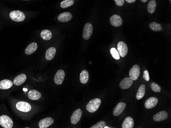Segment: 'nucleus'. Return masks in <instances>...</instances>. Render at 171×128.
Segmentation results:
<instances>
[{"label": "nucleus", "mask_w": 171, "mask_h": 128, "mask_svg": "<svg viewBox=\"0 0 171 128\" xmlns=\"http://www.w3.org/2000/svg\"><path fill=\"white\" fill-rule=\"evenodd\" d=\"M101 100L98 98H95L91 100L87 105L86 110L90 113H94L98 110L101 104Z\"/></svg>", "instance_id": "obj_1"}, {"label": "nucleus", "mask_w": 171, "mask_h": 128, "mask_svg": "<svg viewBox=\"0 0 171 128\" xmlns=\"http://www.w3.org/2000/svg\"><path fill=\"white\" fill-rule=\"evenodd\" d=\"M9 17L11 20L16 22H23L25 19V14L19 10L12 11L10 13Z\"/></svg>", "instance_id": "obj_2"}, {"label": "nucleus", "mask_w": 171, "mask_h": 128, "mask_svg": "<svg viewBox=\"0 0 171 128\" xmlns=\"http://www.w3.org/2000/svg\"><path fill=\"white\" fill-rule=\"evenodd\" d=\"M0 125L4 128H12L14 126V122L9 116L2 115L0 116Z\"/></svg>", "instance_id": "obj_3"}, {"label": "nucleus", "mask_w": 171, "mask_h": 128, "mask_svg": "<svg viewBox=\"0 0 171 128\" xmlns=\"http://www.w3.org/2000/svg\"><path fill=\"white\" fill-rule=\"evenodd\" d=\"M93 27L91 23L88 22L85 25L83 28V37L85 40H88L92 35Z\"/></svg>", "instance_id": "obj_4"}, {"label": "nucleus", "mask_w": 171, "mask_h": 128, "mask_svg": "<svg viewBox=\"0 0 171 128\" xmlns=\"http://www.w3.org/2000/svg\"><path fill=\"white\" fill-rule=\"evenodd\" d=\"M16 109L23 112H28L31 110V106L30 104L26 102H19L15 105Z\"/></svg>", "instance_id": "obj_5"}, {"label": "nucleus", "mask_w": 171, "mask_h": 128, "mask_svg": "<svg viewBox=\"0 0 171 128\" xmlns=\"http://www.w3.org/2000/svg\"><path fill=\"white\" fill-rule=\"evenodd\" d=\"M140 70L139 66L134 65L130 70L129 76L132 81L137 80L140 75Z\"/></svg>", "instance_id": "obj_6"}, {"label": "nucleus", "mask_w": 171, "mask_h": 128, "mask_svg": "<svg viewBox=\"0 0 171 128\" xmlns=\"http://www.w3.org/2000/svg\"><path fill=\"white\" fill-rule=\"evenodd\" d=\"M117 50L120 56L125 57L128 52V48L126 43L124 42H119L118 43Z\"/></svg>", "instance_id": "obj_7"}, {"label": "nucleus", "mask_w": 171, "mask_h": 128, "mask_svg": "<svg viewBox=\"0 0 171 128\" xmlns=\"http://www.w3.org/2000/svg\"><path fill=\"white\" fill-rule=\"evenodd\" d=\"M65 76V73L64 70H58L54 76V82L57 85H61L62 84Z\"/></svg>", "instance_id": "obj_8"}, {"label": "nucleus", "mask_w": 171, "mask_h": 128, "mask_svg": "<svg viewBox=\"0 0 171 128\" xmlns=\"http://www.w3.org/2000/svg\"><path fill=\"white\" fill-rule=\"evenodd\" d=\"M82 116V111L81 109H78L75 110L71 117V122L73 125H75L80 121Z\"/></svg>", "instance_id": "obj_9"}, {"label": "nucleus", "mask_w": 171, "mask_h": 128, "mask_svg": "<svg viewBox=\"0 0 171 128\" xmlns=\"http://www.w3.org/2000/svg\"><path fill=\"white\" fill-rule=\"evenodd\" d=\"M110 22L112 25L116 27L121 26V25H122L123 23V21L122 18L117 14L112 15L110 18Z\"/></svg>", "instance_id": "obj_10"}, {"label": "nucleus", "mask_w": 171, "mask_h": 128, "mask_svg": "<svg viewBox=\"0 0 171 128\" xmlns=\"http://www.w3.org/2000/svg\"><path fill=\"white\" fill-rule=\"evenodd\" d=\"M158 99L155 97L149 98L144 103L145 107L147 109H152L157 104Z\"/></svg>", "instance_id": "obj_11"}, {"label": "nucleus", "mask_w": 171, "mask_h": 128, "mask_svg": "<svg viewBox=\"0 0 171 128\" xmlns=\"http://www.w3.org/2000/svg\"><path fill=\"white\" fill-rule=\"evenodd\" d=\"M54 120L52 118H46L42 119L39 122V126L40 128H47L53 124Z\"/></svg>", "instance_id": "obj_12"}, {"label": "nucleus", "mask_w": 171, "mask_h": 128, "mask_svg": "<svg viewBox=\"0 0 171 128\" xmlns=\"http://www.w3.org/2000/svg\"><path fill=\"white\" fill-rule=\"evenodd\" d=\"M168 118V114L167 112L165 111H160L156 113L153 116V120L155 122H159L161 121H165Z\"/></svg>", "instance_id": "obj_13"}, {"label": "nucleus", "mask_w": 171, "mask_h": 128, "mask_svg": "<svg viewBox=\"0 0 171 128\" xmlns=\"http://www.w3.org/2000/svg\"><path fill=\"white\" fill-rule=\"evenodd\" d=\"M126 107V103L123 102H120L118 103L113 110V114L114 116H118L122 114L125 110Z\"/></svg>", "instance_id": "obj_14"}, {"label": "nucleus", "mask_w": 171, "mask_h": 128, "mask_svg": "<svg viewBox=\"0 0 171 128\" xmlns=\"http://www.w3.org/2000/svg\"><path fill=\"white\" fill-rule=\"evenodd\" d=\"M133 81L131 80L130 78H125L121 81L119 86L120 88L122 90H126L129 88L132 85Z\"/></svg>", "instance_id": "obj_15"}, {"label": "nucleus", "mask_w": 171, "mask_h": 128, "mask_svg": "<svg viewBox=\"0 0 171 128\" xmlns=\"http://www.w3.org/2000/svg\"><path fill=\"white\" fill-rule=\"evenodd\" d=\"M26 79H27L26 75L24 74H21L16 76V77L14 79L13 83L16 86H20L25 82Z\"/></svg>", "instance_id": "obj_16"}, {"label": "nucleus", "mask_w": 171, "mask_h": 128, "mask_svg": "<svg viewBox=\"0 0 171 128\" xmlns=\"http://www.w3.org/2000/svg\"><path fill=\"white\" fill-rule=\"evenodd\" d=\"M13 82L8 79H4L0 81V90H9L13 86Z\"/></svg>", "instance_id": "obj_17"}, {"label": "nucleus", "mask_w": 171, "mask_h": 128, "mask_svg": "<svg viewBox=\"0 0 171 128\" xmlns=\"http://www.w3.org/2000/svg\"><path fill=\"white\" fill-rule=\"evenodd\" d=\"M72 18V15L70 12H65L60 14L58 15V21L61 22H67L68 21H70Z\"/></svg>", "instance_id": "obj_18"}, {"label": "nucleus", "mask_w": 171, "mask_h": 128, "mask_svg": "<svg viewBox=\"0 0 171 128\" xmlns=\"http://www.w3.org/2000/svg\"><path fill=\"white\" fill-rule=\"evenodd\" d=\"M29 98L31 100H38L41 98V94L36 90H31L28 94Z\"/></svg>", "instance_id": "obj_19"}, {"label": "nucleus", "mask_w": 171, "mask_h": 128, "mask_svg": "<svg viewBox=\"0 0 171 128\" xmlns=\"http://www.w3.org/2000/svg\"><path fill=\"white\" fill-rule=\"evenodd\" d=\"M37 49V43L36 42H32L27 46L25 49V52L26 55H29L34 53Z\"/></svg>", "instance_id": "obj_20"}, {"label": "nucleus", "mask_w": 171, "mask_h": 128, "mask_svg": "<svg viewBox=\"0 0 171 128\" xmlns=\"http://www.w3.org/2000/svg\"><path fill=\"white\" fill-rule=\"evenodd\" d=\"M56 49L54 47H51L47 50L45 58L47 60H51L53 59L56 54Z\"/></svg>", "instance_id": "obj_21"}, {"label": "nucleus", "mask_w": 171, "mask_h": 128, "mask_svg": "<svg viewBox=\"0 0 171 128\" xmlns=\"http://www.w3.org/2000/svg\"><path fill=\"white\" fill-rule=\"evenodd\" d=\"M134 120L131 117H127L122 123V128H133L134 127Z\"/></svg>", "instance_id": "obj_22"}, {"label": "nucleus", "mask_w": 171, "mask_h": 128, "mask_svg": "<svg viewBox=\"0 0 171 128\" xmlns=\"http://www.w3.org/2000/svg\"><path fill=\"white\" fill-rule=\"evenodd\" d=\"M146 92V86L143 84L140 85L136 94V98L137 100H140L144 97Z\"/></svg>", "instance_id": "obj_23"}, {"label": "nucleus", "mask_w": 171, "mask_h": 128, "mask_svg": "<svg viewBox=\"0 0 171 128\" xmlns=\"http://www.w3.org/2000/svg\"><path fill=\"white\" fill-rule=\"evenodd\" d=\"M41 36L44 40H49L52 38V34L51 32L49 30H44L41 33Z\"/></svg>", "instance_id": "obj_24"}, {"label": "nucleus", "mask_w": 171, "mask_h": 128, "mask_svg": "<svg viewBox=\"0 0 171 128\" xmlns=\"http://www.w3.org/2000/svg\"><path fill=\"white\" fill-rule=\"evenodd\" d=\"M89 80V73L86 70H83L80 74V81L82 84H86Z\"/></svg>", "instance_id": "obj_25"}, {"label": "nucleus", "mask_w": 171, "mask_h": 128, "mask_svg": "<svg viewBox=\"0 0 171 128\" xmlns=\"http://www.w3.org/2000/svg\"><path fill=\"white\" fill-rule=\"evenodd\" d=\"M157 4L155 0H151L147 5V11L150 14H153L156 10Z\"/></svg>", "instance_id": "obj_26"}, {"label": "nucleus", "mask_w": 171, "mask_h": 128, "mask_svg": "<svg viewBox=\"0 0 171 128\" xmlns=\"http://www.w3.org/2000/svg\"><path fill=\"white\" fill-rule=\"evenodd\" d=\"M149 27L152 31L155 32L160 31L162 29V26L160 24H158L155 22L150 23Z\"/></svg>", "instance_id": "obj_27"}, {"label": "nucleus", "mask_w": 171, "mask_h": 128, "mask_svg": "<svg viewBox=\"0 0 171 128\" xmlns=\"http://www.w3.org/2000/svg\"><path fill=\"white\" fill-rule=\"evenodd\" d=\"M74 3V0H64L61 3V7L62 8H66L73 5Z\"/></svg>", "instance_id": "obj_28"}, {"label": "nucleus", "mask_w": 171, "mask_h": 128, "mask_svg": "<svg viewBox=\"0 0 171 128\" xmlns=\"http://www.w3.org/2000/svg\"><path fill=\"white\" fill-rule=\"evenodd\" d=\"M110 53L111 54L112 56L115 59L119 60L120 59V56L119 53L118 52V50L114 48H112L110 50Z\"/></svg>", "instance_id": "obj_29"}, {"label": "nucleus", "mask_w": 171, "mask_h": 128, "mask_svg": "<svg viewBox=\"0 0 171 128\" xmlns=\"http://www.w3.org/2000/svg\"><path fill=\"white\" fill-rule=\"evenodd\" d=\"M151 87L152 90H153L154 92H160L161 91L160 87L155 82H153L151 83Z\"/></svg>", "instance_id": "obj_30"}, {"label": "nucleus", "mask_w": 171, "mask_h": 128, "mask_svg": "<svg viewBox=\"0 0 171 128\" xmlns=\"http://www.w3.org/2000/svg\"><path fill=\"white\" fill-rule=\"evenodd\" d=\"M106 126V123L104 121H100L97 124L90 127L91 128H104Z\"/></svg>", "instance_id": "obj_31"}, {"label": "nucleus", "mask_w": 171, "mask_h": 128, "mask_svg": "<svg viewBox=\"0 0 171 128\" xmlns=\"http://www.w3.org/2000/svg\"><path fill=\"white\" fill-rule=\"evenodd\" d=\"M143 79L146 81H150V76H149V72L147 70H145L143 72Z\"/></svg>", "instance_id": "obj_32"}, {"label": "nucleus", "mask_w": 171, "mask_h": 128, "mask_svg": "<svg viewBox=\"0 0 171 128\" xmlns=\"http://www.w3.org/2000/svg\"><path fill=\"white\" fill-rule=\"evenodd\" d=\"M125 0H114L116 4L118 6H123L125 3Z\"/></svg>", "instance_id": "obj_33"}, {"label": "nucleus", "mask_w": 171, "mask_h": 128, "mask_svg": "<svg viewBox=\"0 0 171 128\" xmlns=\"http://www.w3.org/2000/svg\"><path fill=\"white\" fill-rule=\"evenodd\" d=\"M125 1H126V2H128V3H132L135 2L136 0H125Z\"/></svg>", "instance_id": "obj_34"}, {"label": "nucleus", "mask_w": 171, "mask_h": 128, "mask_svg": "<svg viewBox=\"0 0 171 128\" xmlns=\"http://www.w3.org/2000/svg\"><path fill=\"white\" fill-rule=\"evenodd\" d=\"M141 2H143V3H146L147 1V0H141Z\"/></svg>", "instance_id": "obj_35"}, {"label": "nucleus", "mask_w": 171, "mask_h": 128, "mask_svg": "<svg viewBox=\"0 0 171 128\" xmlns=\"http://www.w3.org/2000/svg\"><path fill=\"white\" fill-rule=\"evenodd\" d=\"M110 128V127H106V126H105V127H104V128Z\"/></svg>", "instance_id": "obj_36"}, {"label": "nucleus", "mask_w": 171, "mask_h": 128, "mask_svg": "<svg viewBox=\"0 0 171 128\" xmlns=\"http://www.w3.org/2000/svg\"><path fill=\"white\" fill-rule=\"evenodd\" d=\"M24 1H29V0H24Z\"/></svg>", "instance_id": "obj_37"}, {"label": "nucleus", "mask_w": 171, "mask_h": 128, "mask_svg": "<svg viewBox=\"0 0 171 128\" xmlns=\"http://www.w3.org/2000/svg\"><path fill=\"white\" fill-rule=\"evenodd\" d=\"M170 1H171V0H170Z\"/></svg>", "instance_id": "obj_38"}]
</instances>
